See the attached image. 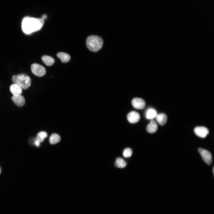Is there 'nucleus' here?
<instances>
[{
	"mask_svg": "<svg viewBox=\"0 0 214 214\" xmlns=\"http://www.w3.org/2000/svg\"><path fill=\"white\" fill-rule=\"evenodd\" d=\"M194 132L195 134L198 136L204 138L209 133L208 130L204 127H197L194 129Z\"/></svg>",
	"mask_w": 214,
	"mask_h": 214,
	"instance_id": "nucleus-6",
	"label": "nucleus"
},
{
	"mask_svg": "<svg viewBox=\"0 0 214 214\" xmlns=\"http://www.w3.org/2000/svg\"><path fill=\"white\" fill-rule=\"evenodd\" d=\"M34 143L35 145L37 147L39 146L40 145V143L38 141H37V140H36L35 141Z\"/></svg>",
	"mask_w": 214,
	"mask_h": 214,
	"instance_id": "nucleus-20",
	"label": "nucleus"
},
{
	"mask_svg": "<svg viewBox=\"0 0 214 214\" xmlns=\"http://www.w3.org/2000/svg\"><path fill=\"white\" fill-rule=\"evenodd\" d=\"M61 140L60 136L56 133H53L51 136L49 142L51 144H54L59 142Z\"/></svg>",
	"mask_w": 214,
	"mask_h": 214,
	"instance_id": "nucleus-16",
	"label": "nucleus"
},
{
	"mask_svg": "<svg viewBox=\"0 0 214 214\" xmlns=\"http://www.w3.org/2000/svg\"><path fill=\"white\" fill-rule=\"evenodd\" d=\"M157 115L156 111L153 108H150L146 112V117L148 119H153Z\"/></svg>",
	"mask_w": 214,
	"mask_h": 214,
	"instance_id": "nucleus-17",
	"label": "nucleus"
},
{
	"mask_svg": "<svg viewBox=\"0 0 214 214\" xmlns=\"http://www.w3.org/2000/svg\"><path fill=\"white\" fill-rule=\"evenodd\" d=\"M47 136V133L44 131H41L36 136V140L40 143L42 142L44 139Z\"/></svg>",
	"mask_w": 214,
	"mask_h": 214,
	"instance_id": "nucleus-18",
	"label": "nucleus"
},
{
	"mask_svg": "<svg viewBox=\"0 0 214 214\" xmlns=\"http://www.w3.org/2000/svg\"><path fill=\"white\" fill-rule=\"evenodd\" d=\"M127 165L126 162L122 158H117L115 162V165L118 168H123Z\"/></svg>",
	"mask_w": 214,
	"mask_h": 214,
	"instance_id": "nucleus-15",
	"label": "nucleus"
},
{
	"mask_svg": "<svg viewBox=\"0 0 214 214\" xmlns=\"http://www.w3.org/2000/svg\"><path fill=\"white\" fill-rule=\"evenodd\" d=\"M41 59L43 62L48 66L52 65L55 62L53 58L47 55L43 56Z\"/></svg>",
	"mask_w": 214,
	"mask_h": 214,
	"instance_id": "nucleus-14",
	"label": "nucleus"
},
{
	"mask_svg": "<svg viewBox=\"0 0 214 214\" xmlns=\"http://www.w3.org/2000/svg\"><path fill=\"white\" fill-rule=\"evenodd\" d=\"M57 56L60 59L61 62L64 63L68 62L70 58V56L69 54L62 52L58 53Z\"/></svg>",
	"mask_w": 214,
	"mask_h": 214,
	"instance_id": "nucleus-13",
	"label": "nucleus"
},
{
	"mask_svg": "<svg viewBox=\"0 0 214 214\" xmlns=\"http://www.w3.org/2000/svg\"><path fill=\"white\" fill-rule=\"evenodd\" d=\"M10 90L13 95H21L22 92V88L15 84H13L11 85Z\"/></svg>",
	"mask_w": 214,
	"mask_h": 214,
	"instance_id": "nucleus-11",
	"label": "nucleus"
},
{
	"mask_svg": "<svg viewBox=\"0 0 214 214\" xmlns=\"http://www.w3.org/2000/svg\"><path fill=\"white\" fill-rule=\"evenodd\" d=\"M198 151L204 161L207 164H210L212 161V156L211 153L207 150L202 148L199 149Z\"/></svg>",
	"mask_w": 214,
	"mask_h": 214,
	"instance_id": "nucleus-5",
	"label": "nucleus"
},
{
	"mask_svg": "<svg viewBox=\"0 0 214 214\" xmlns=\"http://www.w3.org/2000/svg\"><path fill=\"white\" fill-rule=\"evenodd\" d=\"M103 43L102 38L98 36H89L86 39V44L87 48L91 51L95 52L102 48Z\"/></svg>",
	"mask_w": 214,
	"mask_h": 214,
	"instance_id": "nucleus-2",
	"label": "nucleus"
},
{
	"mask_svg": "<svg viewBox=\"0 0 214 214\" xmlns=\"http://www.w3.org/2000/svg\"><path fill=\"white\" fill-rule=\"evenodd\" d=\"M44 23L42 18L26 17L22 21V30L26 34H29L40 30Z\"/></svg>",
	"mask_w": 214,
	"mask_h": 214,
	"instance_id": "nucleus-1",
	"label": "nucleus"
},
{
	"mask_svg": "<svg viewBox=\"0 0 214 214\" xmlns=\"http://www.w3.org/2000/svg\"><path fill=\"white\" fill-rule=\"evenodd\" d=\"M133 106L135 108L141 109H143L145 106V102L143 99L139 98H134L132 101Z\"/></svg>",
	"mask_w": 214,
	"mask_h": 214,
	"instance_id": "nucleus-7",
	"label": "nucleus"
},
{
	"mask_svg": "<svg viewBox=\"0 0 214 214\" xmlns=\"http://www.w3.org/2000/svg\"><path fill=\"white\" fill-rule=\"evenodd\" d=\"M157 121L160 125H165L167 120V116L164 113H160L157 114L156 117Z\"/></svg>",
	"mask_w": 214,
	"mask_h": 214,
	"instance_id": "nucleus-12",
	"label": "nucleus"
},
{
	"mask_svg": "<svg viewBox=\"0 0 214 214\" xmlns=\"http://www.w3.org/2000/svg\"><path fill=\"white\" fill-rule=\"evenodd\" d=\"M32 72L35 75L41 77L44 75L46 73L45 68L42 66L37 64L34 63L31 66Z\"/></svg>",
	"mask_w": 214,
	"mask_h": 214,
	"instance_id": "nucleus-4",
	"label": "nucleus"
},
{
	"mask_svg": "<svg viewBox=\"0 0 214 214\" xmlns=\"http://www.w3.org/2000/svg\"><path fill=\"white\" fill-rule=\"evenodd\" d=\"M1 168H0V174L1 173Z\"/></svg>",
	"mask_w": 214,
	"mask_h": 214,
	"instance_id": "nucleus-22",
	"label": "nucleus"
},
{
	"mask_svg": "<svg viewBox=\"0 0 214 214\" xmlns=\"http://www.w3.org/2000/svg\"><path fill=\"white\" fill-rule=\"evenodd\" d=\"M11 98L13 102L18 106H22L25 103V98L21 95H13Z\"/></svg>",
	"mask_w": 214,
	"mask_h": 214,
	"instance_id": "nucleus-9",
	"label": "nucleus"
},
{
	"mask_svg": "<svg viewBox=\"0 0 214 214\" xmlns=\"http://www.w3.org/2000/svg\"><path fill=\"white\" fill-rule=\"evenodd\" d=\"M158 127V125L155 121L153 120H152L147 125V131L151 133H154L157 130Z\"/></svg>",
	"mask_w": 214,
	"mask_h": 214,
	"instance_id": "nucleus-10",
	"label": "nucleus"
},
{
	"mask_svg": "<svg viewBox=\"0 0 214 214\" xmlns=\"http://www.w3.org/2000/svg\"><path fill=\"white\" fill-rule=\"evenodd\" d=\"M132 151L129 148H126L124 149L123 152L124 157L126 158L130 157L132 155Z\"/></svg>",
	"mask_w": 214,
	"mask_h": 214,
	"instance_id": "nucleus-19",
	"label": "nucleus"
},
{
	"mask_svg": "<svg viewBox=\"0 0 214 214\" xmlns=\"http://www.w3.org/2000/svg\"><path fill=\"white\" fill-rule=\"evenodd\" d=\"M214 168H213V174H214Z\"/></svg>",
	"mask_w": 214,
	"mask_h": 214,
	"instance_id": "nucleus-23",
	"label": "nucleus"
},
{
	"mask_svg": "<svg viewBox=\"0 0 214 214\" xmlns=\"http://www.w3.org/2000/svg\"><path fill=\"white\" fill-rule=\"evenodd\" d=\"M127 118L129 122L131 123H134L139 121L140 116L137 112L132 111L128 114Z\"/></svg>",
	"mask_w": 214,
	"mask_h": 214,
	"instance_id": "nucleus-8",
	"label": "nucleus"
},
{
	"mask_svg": "<svg viewBox=\"0 0 214 214\" xmlns=\"http://www.w3.org/2000/svg\"><path fill=\"white\" fill-rule=\"evenodd\" d=\"M12 80L14 84H16L24 89H28L30 86L31 80L27 74L21 73L14 75Z\"/></svg>",
	"mask_w": 214,
	"mask_h": 214,
	"instance_id": "nucleus-3",
	"label": "nucleus"
},
{
	"mask_svg": "<svg viewBox=\"0 0 214 214\" xmlns=\"http://www.w3.org/2000/svg\"><path fill=\"white\" fill-rule=\"evenodd\" d=\"M46 18V16L45 15H44L43 16L42 18L44 20Z\"/></svg>",
	"mask_w": 214,
	"mask_h": 214,
	"instance_id": "nucleus-21",
	"label": "nucleus"
}]
</instances>
